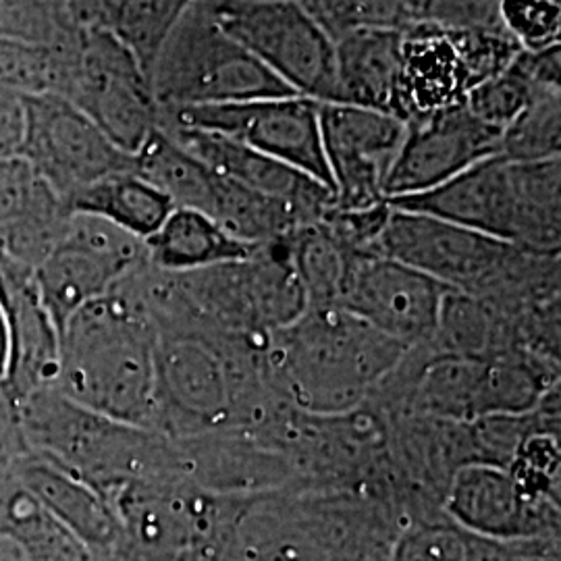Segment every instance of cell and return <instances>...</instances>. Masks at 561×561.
Wrapping results in <instances>:
<instances>
[{
    "mask_svg": "<svg viewBox=\"0 0 561 561\" xmlns=\"http://www.w3.org/2000/svg\"><path fill=\"white\" fill-rule=\"evenodd\" d=\"M403 526L370 486H289L241 500L229 561H389Z\"/></svg>",
    "mask_w": 561,
    "mask_h": 561,
    "instance_id": "1",
    "label": "cell"
},
{
    "mask_svg": "<svg viewBox=\"0 0 561 561\" xmlns=\"http://www.w3.org/2000/svg\"><path fill=\"white\" fill-rule=\"evenodd\" d=\"M129 275L81 306L62 327L55 387L106 419L150 428L157 329Z\"/></svg>",
    "mask_w": 561,
    "mask_h": 561,
    "instance_id": "2",
    "label": "cell"
},
{
    "mask_svg": "<svg viewBox=\"0 0 561 561\" xmlns=\"http://www.w3.org/2000/svg\"><path fill=\"white\" fill-rule=\"evenodd\" d=\"M405 352L340 306H310L266 340L264 362L289 405L312 416H343L370 403Z\"/></svg>",
    "mask_w": 561,
    "mask_h": 561,
    "instance_id": "3",
    "label": "cell"
},
{
    "mask_svg": "<svg viewBox=\"0 0 561 561\" xmlns=\"http://www.w3.org/2000/svg\"><path fill=\"white\" fill-rule=\"evenodd\" d=\"M30 451L57 461L99 489L106 502L125 486L181 481L173 439L113 421L48 387L18 401Z\"/></svg>",
    "mask_w": 561,
    "mask_h": 561,
    "instance_id": "4",
    "label": "cell"
},
{
    "mask_svg": "<svg viewBox=\"0 0 561 561\" xmlns=\"http://www.w3.org/2000/svg\"><path fill=\"white\" fill-rule=\"evenodd\" d=\"M161 108L298 96L192 0L148 67Z\"/></svg>",
    "mask_w": 561,
    "mask_h": 561,
    "instance_id": "5",
    "label": "cell"
},
{
    "mask_svg": "<svg viewBox=\"0 0 561 561\" xmlns=\"http://www.w3.org/2000/svg\"><path fill=\"white\" fill-rule=\"evenodd\" d=\"M520 50L502 25L412 21L401 32L393 115L414 123L460 106L472 88L502 73Z\"/></svg>",
    "mask_w": 561,
    "mask_h": 561,
    "instance_id": "6",
    "label": "cell"
},
{
    "mask_svg": "<svg viewBox=\"0 0 561 561\" xmlns=\"http://www.w3.org/2000/svg\"><path fill=\"white\" fill-rule=\"evenodd\" d=\"M210 15L298 96L335 101V42L301 0H206Z\"/></svg>",
    "mask_w": 561,
    "mask_h": 561,
    "instance_id": "7",
    "label": "cell"
},
{
    "mask_svg": "<svg viewBox=\"0 0 561 561\" xmlns=\"http://www.w3.org/2000/svg\"><path fill=\"white\" fill-rule=\"evenodd\" d=\"M62 99L73 102L108 140L131 157L159 129L161 106L148 71L106 30H83Z\"/></svg>",
    "mask_w": 561,
    "mask_h": 561,
    "instance_id": "8",
    "label": "cell"
},
{
    "mask_svg": "<svg viewBox=\"0 0 561 561\" xmlns=\"http://www.w3.org/2000/svg\"><path fill=\"white\" fill-rule=\"evenodd\" d=\"M159 125L192 127L241 141L333 192L321 136V102L304 96L161 108Z\"/></svg>",
    "mask_w": 561,
    "mask_h": 561,
    "instance_id": "9",
    "label": "cell"
},
{
    "mask_svg": "<svg viewBox=\"0 0 561 561\" xmlns=\"http://www.w3.org/2000/svg\"><path fill=\"white\" fill-rule=\"evenodd\" d=\"M146 262V241L101 217L71 213L55 248L34 268V275L60 333L81 306L108 294Z\"/></svg>",
    "mask_w": 561,
    "mask_h": 561,
    "instance_id": "10",
    "label": "cell"
},
{
    "mask_svg": "<svg viewBox=\"0 0 561 561\" xmlns=\"http://www.w3.org/2000/svg\"><path fill=\"white\" fill-rule=\"evenodd\" d=\"M18 157L65 204L90 183L134 169L131 154L108 140L73 102L57 94L23 99Z\"/></svg>",
    "mask_w": 561,
    "mask_h": 561,
    "instance_id": "11",
    "label": "cell"
},
{
    "mask_svg": "<svg viewBox=\"0 0 561 561\" xmlns=\"http://www.w3.org/2000/svg\"><path fill=\"white\" fill-rule=\"evenodd\" d=\"M449 289L381 252H350L335 306L408 350L437 331Z\"/></svg>",
    "mask_w": 561,
    "mask_h": 561,
    "instance_id": "12",
    "label": "cell"
},
{
    "mask_svg": "<svg viewBox=\"0 0 561 561\" xmlns=\"http://www.w3.org/2000/svg\"><path fill=\"white\" fill-rule=\"evenodd\" d=\"M408 123L343 102H321L324 159L335 208L360 210L385 202V181L398 159Z\"/></svg>",
    "mask_w": 561,
    "mask_h": 561,
    "instance_id": "13",
    "label": "cell"
},
{
    "mask_svg": "<svg viewBox=\"0 0 561 561\" xmlns=\"http://www.w3.org/2000/svg\"><path fill=\"white\" fill-rule=\"evenodd\" d=\"M443 512L463 530L484 539L516 541L560 537V505L528 493L495 463H466L447 484Z\"/></svg>",
    "mask_w": 561,
    "mask_h": 561,
    "instance_id": "14",
    "label": "cell"
},
{
    "mask_svg": "<svg viewBox=\"0 0 561 561\" xmlns=\"http://www.w3.org/2000/svg\"><path fill=\"white\" fill-rule=\"evenodd\" d=\"M500 140L502 131L477 119L463 104L408 123L398 159L385 181V202L424 194L500 154Z\"/></svg>",
    "mask_w": 561,
    "mask_h": 561,
    "instance_id": "15",
    "label": "cell"
},
{
    "mask_svg": "<svg viewBox=\"0 0 561 561\" xmlns=\"http://www.w3.org/2000/svg\"><path fill=\"white\" fill-rule=\"evenodd\" d=\"M393 208L431 215L482 236L518 245L520 190L516 164L500 154L472 164L442 185L400 201Z\"/></svg>",
    "mask_w": 561,
    "mask_h": 561,
    "instance_id": "16",
    "label": "cell"
},
{
    "mask_svg": "<svg viewBox=\"0 0 561 561\" xmlns=\"http://www.w3.org/2000/svg\"><path fill=\"white\" fill-rule=\"evenodd\" d=\"M0 306L4 312L9 364L4 385L15 401L55 387L60 333L42 300L34 268L0 254Z\"/></svg>",
    "mask_w": 561,
    "mask_h": 561,
    "instance_id": "17",
    "label": "cell"
},
{
    "mask_svg": "<svg viewBox=\"0 0 561 561\" xmlns=\"http://www.w3.org/2000/svg\"><path fill=\"white\" fill-rule=\"evenodd\" d=\"M159 127L222 178L238 181L252 192L294 206L308 221H321L335 206L333 192L329 187L241 141L192 127Z\"/></svg>",
    "mask_w": 561,
    "mask_h": 561,
    "instance_id": "18",
    "label": "cell"
},
{
    "mask_svg": "<svg viewBox=\"0 0 561 561\" xmlns=\"http://www.w3.org/2000/svg\"><path fill=\"white\" fill-rule=\"evenodd\" d=\"M15 477L99 561L108 560L117 551L119 520L113 505L90 482L34 451L21 456Z\"/></svg>",
    "mask_w": 561,
    "mask_h": 561,
    "instance_id": "19",
    "label": "cell"
},
{
    "mask_svg": "<svg viewBox=\"0 0 561 561\" xmlns=\"http://www.w3.org/2000/svg\"><path fill=\"white\" fill-rule=\"evenodd\" d=\"M71 210L18 154L0 157V254L36 268Z\"/></svg>",
    "mask_w": 561,
    "mask_h": 561,
    "instance_id": "20",
    "label": "cell"
},
{
    "mask_svg": "<svg viewBox=\"0 0 561 561\" xmlns=\"http://www.w3.org/2000/svg\"><path fill=\"white\" fill-rule=\"evenodd\" d=\"M0 561H99L18 481L0 477Z\"/></svg>",
    "mask_w": 561,
    "mask_h": 561,
    "instance_id": "21",
    "label": "cell"
},
{
    "mask_svg": "<svg viewBox=\"0 0 561 561\" xmlns=\"http://www.w3.org/2000/svg\"><path fill=\"white\" fill-rule=\"evenodd\" d=\"M401 32L362 30L335 41V101L393 115Z\"/></svg>",
    "mask_w": 561,
    "mask_h": 561,
    "instance_id": "22",
    "label": "cell"
},
{
    "mask_svg": "<svg viewBox=\"0 0 561 561\" xmlns=\"http://www.w3.org/2000/svg\"><path fill=\"white\" fill-rule=\"evenodd\" d=\"M261 248L236 238L221 222L192 208H173L157 233L146 240L148 262L164 273H194L245 261Z\"/></svg>",
    "mask_w": 561,
    "mask_h": 561,
    "instance_id": "23",
    "label": "cell"
},
{
    "mask_svg": "<svg viewBox=\"0 0 561 561\" xmlns=\"http://www.w3.org/2000/svg\"><path fill=\"white\" fill-rule=\"evenodd\" d=\"M134 171L161 190L175 208L201 210L215 219L221 175L169 138L161 127L134 154Z\"/></svg>",
    "mask_w": 561,
    "mask_h": 561,
    "instance_id": "24",
    "label": "cell"
},
{
    "mask_svg": "<svg viewBox=\"0 0 561 561\" xmlns=\"http://www.w3.org/2000/svg\"><path fill=\"white\" fill-rule=\"evenodd\" d=\"M67 208L101 217L146 241L157 233L175 206L161 190L129 169L90 183L67 201Z\"/></svg>",
    "mask_w": 561,
    "mask_h": 561,
    "instance_id": "25",
    "label": "cell"
},
{
    "mask_svg": "<svg viewBox=\"0 0 561 561\" xmlns=\"http://www.w3.org/2000/svg\"><path fill=\"white\" fill-rule=\"evenodd\" d=\"M81 41V38H80ZM73 46L0 38V85L25 96H62L78 53Z\"/></svg>",
    "mask_w": 561,
    "mask_h": 561,
    "instance_id": "26",
    "label": "cell"
},
{
    "mask_svg": "<svg viewBox=\"0 0 561 561\" xmlns=\"http://www.w3.org/2000/svg\"><path fill=\"white\" fill-rule=\"evenodd\" d=\"M192 0H106L99 30L123 42L148 71L162 42Z\"/></svg>",
    "mask_w": 561,
    "mask_h": 561,
    "instance_id": "27",
    "label": "cell"
},
{
    "mask_svg": "<svg viewBox=\"0 0 561 561\" xmlns=\"http://www.w3.org/2000/svg\"><path fill=\"white\" fill-rule=\"evenodd\" d=\"M500 157L512 162L561 157V90L541 92L502 131Z\"/></svg>",
    "mask_w": 561,
    "mask_h": 561,
    "instance_id": "28",
    "label": "cell"
},
{
    "mask_svg": "<svg viewBox=\"0 0 561 561\" xmlns=\"http://www.w3.org/2000/svg\"><path fill=\"white\" fill-rule=\"evenodd\" d=\"M333 42L362 30H403L412 23L405 0H301Z\"/></svg>",
    "mask_w": 561,
    "mask_h": 561,
    "instance_id": "29",
    "label": "cell"
},
{
    "mask_svg": "<svg viewBox=\"0 0 561 561\" xmlns=\"http://www.w3.org/2000/svg\"><path fill=\"white\" fill-rule=\"evenodd\" d=\"M541 92H551V90H539L524 76V71L514 59L502 73L472 88L470 94L466 96L463 106L477 119H481L497 131H503Z\"/></svg>",
    "mask_w": 561,
    "mask_h": 561,
    "instance_id": "30",
    "label": "cell"
},
{
    "mask_svg": "<svg viewBox=\"0 0 561 561\" xmlns=\"http://www.w3.org/2000/svg\"><path fill=\"white\" fill-rule=\"evenodd\" d=\"M497 18L522 50L560 44L561 0H500Z\"/></svg>",
    "mask_w": 561,
    "mask_h": 561,
    "instance_id": "31",
    "label": "cell"
},
{
    "mask_svg": "<svg viewBox=\"0 0 561 561\" xmlns=\"http://www.w3.org/2000/svg\"><path fill=\"white\" fill-rule=\"evenodd\" d=\"M30 447L21 428L20 405L0 379V477L15 472V466Z\"/></svg>",
    "mask_w": 561,
    "mask_h": 561,
    "instance_id": "32",
    "label": "cell"
},
{
    "mask_svg": "<svg viewBox=\"0 0 561 561\" xmlns=\"http://www.w3.org/2000/svg\"><path fill=\"white\" fill-rule=\"evenodd\" d=\"M23 136V99L0 85V157H13Z\"/></svg>",
    "mask_w": 561,
    "mask_h": 561,
    "instance_id": "33",
    "label": "cell"
},
{
    "mask_svg": "<svg viewBox=\"0 0 561 561\" xmlns=\"http://www.w3.org/2000/svg\"><path fill=\"white\" fill-rule=\"evenodd\" d=\"M7 364H9V340H7L4 312L0 306V379H4V375H7Z\"/></svg>",
    "mask_w": 561,
    "mask_h": 561,
    "instance_id": "34",
    "label": "cell"
},
{
    "mask_svg": "<svg viewBox=\"0 0 561 561\" xmlns=\"http://www.w3.org/2000/svg\"><path fill=\"white\" fill-rule=\"evenodd\" d=\"M46 2H50L53 7H57L65 15H67V9H69V4H71V0H46ZM67 18H69V15H67Z\"/></svg>",
    "mask_w": 561,
    "mask_h": 561,
    "instance_id": "35",
    "label": "cell"
}]
</instances>
